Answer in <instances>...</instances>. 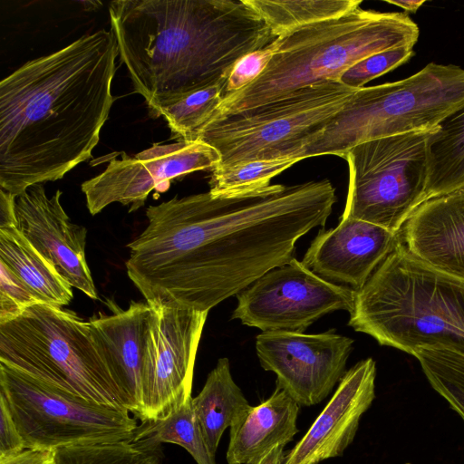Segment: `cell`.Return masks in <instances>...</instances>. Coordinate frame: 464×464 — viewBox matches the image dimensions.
<instances>
[{
	"instance_id": "cell-1",
	"label": "cell",
	"mask_w": 464,
	"mask_h": 464,
	"mask_svg": "<svg viewBox=\"0 0 464 464\" xmlns=\"http://www.w3.org/2000/svg\"><path fill=\"white\" fill-rule=\"evenodd\" d=\"M336 201L325 179L150 206L148 226L127 245L128 276L151 305L208 312L293 259Z\"/></svg>"
},
{
	"instance_id": "cell-23",
	"label": "cell",
	"mask_w": 464,
	"mask_h": 464,
	"mask_svg": "<svg viewBox=\"0 0 464 464\" xmlns=\"http://www.w3.org/2000/svg\"><path fill=\"white\" fill-rule=\"evenodd\" d=\"M427 157L423 202L464 188V109L446 119L431 133Z\"/></svg>"
},
{
	"instance_id": "cell-32",
	"label": "cell",
	"mask_w": 464,
	"mask_h": 464,
	"mask_svg": "<svg viewBox=\"0 0 464 464\" xmlns=\"http://www.w3.org/2000/svg\"><path fill=\"white\" fill-rule=\"evenodd\" d=\"M275 53L273 42L267 46L246 53L232 68L224 91L223 98L246 87L258 78L267 67Z\"/></svg>"
},
{
	"instance_id": "cell-7",
	"label": "cell",
	"mask_w": 464,
	"mask_h": 464,
	"mask_svg": "<svg viewBox=\"0 0 464 464\" xmlns=\"http://www.w3.org/2000/svg\"><path fill=\"white\" fill-rule=\"evenodd\" d=\"M0 362L89 401L126 409L89 323L62 307L38 303L0 323Z\"/></svg>"
},
{
	"instance_id": "cell-30",
	"label": "cell",
	"mask_w": 464,
	"mask_h": 464,
	"mask_svg": "<svg viewBox=\"0 0 464 464\" xmlns=\"http://www.w3.org/2000/svg\"><path fill=\"white\" fill-rule=\"evenodd\" d=\"M413 44H404L373 53L350 67L340 77L343 85L359 90L372 80L410 61L415 54Z\"/></svg>"
},
{
	"instance_id": "cell-26",
	"label": "cell",
	"mask_w": 464,
	"mask_h": 464,
	"mask_svg": "<svg viewBox=\"0 0 464 464\" xmlns=\"http://www.w3.org/2000/svg\"><path fill=\"white\" fill-rule=\"evenodd\" d=\"M411 354L431 387L464 421V353L442 346H420Z\"/></svg>"
},
{
	"instance_id": "cell-12",
	"label": "cell",
	"mask_w": 464,
	"mask_h": 464,
	"mask_svg": "<svg viewBox=\"0 0 464 464\" xmlns=\"http://www.w3.org/2000/svg\"><path fill=\"white\" fill-rule=\"evenodd\" d=\"M151 308L138 416L141 421L165 418L192 399L196 355L208 314L162 305Z\"/></svg>"
},
{
	"instance_id": "cell-33",
	"label": "cell",
	"mask_w": 464,
	"mask_h": 464,
	"mask_svg": "<svg viewBox=\"0 0 464 464\" xmlns=\"http://www.w3.org/2000/svg\"><path fill=\"white\" fill-rule=\"evenodd\" d=\"M24 449L12 415L5 401L0 398V459L15 455Z\"/></svg>"
},
{
	"instance_id": "cell-8",
	"label": "cell",
	"mask_w": 464,
	"mask_h": 464,
	"mask_svg": "<svg viewBox=\"0 0 464 464\" xmlns=\"http://www.w3.org/2000/svg\"><path fill=\"white\" fill-rule=\"evenodd\" d=\"M338 81L322 82L250 110L213 118L198 140L218 150L217 168L275 159H299L356 92ZM216 169V168H215Z\"/></svg>"
},
{
	"instance_id": "cell-11",
	"label": "cell",
	"mask_w": 464,
	"mask_h": 464,
	"mask_svg": "<svg viewBox=\"0 0 464 464\" xmlns=\"http://www.w3.org/2000/svg\"><path fill=\"white\" fill-rule=\"evenodd\" d=\"M354 297V290L322 278L294 257L237 294L231 319L262 332L304 333L329 313L350 314Z\"/></svg>"
},
{
	"instance_id": "cell-31",
	"label": "cell",
	"mask_w": 464,
	"mask_h": 464,
	"mask_svg": "<svg viewBox=\"0 0 464 464\" xmlns=\"http://www.w3.org/2000/svg\"><path fill=\"white\" fill-rule=\"evenodd\" d=\"M38 303L25 285L0 263V323L14 319Z\"/></svg>"
},
{
	"instance_id": "cell-4",
	"label": "cell",
	"mask_w": 464,
	"mask_h": 464,
	"mask_svg": "<svg viewBox=\"0 0 464 464\" xmlns=\"http://www.w3.org/2000/svg\"><path fill=\"white\" fill-rule=\"evenodd\" d=\"M419 35V26L406 12L361 7L291 30L273 41L275 53L263 73L224 97L211 119L273 102L318 82H339L359 61L397 46L415 45Z\"/></svg>"
},
{
	"instance_id": "cell-29",
	"label": "cell",
	"mask_w": 464,
	"mask_h": 464,
	"mask_svg": "<svg viewBox=\"0 0 464 464\" xmlns=\"http://www.w3.org/2000/svg\"><path fill=\"white\" fill-rule=\"evenodd\" d=\"M297 159L250 160L229 167L216 168L209 180L213 194L241 192L269 185V181L296 162Z\"/></svg>"
},
{
	"instance_id": "cell-20",
	"label": "cell",
	"mask_w": 464,
	"mask_h": 464,
	"mask_svg": "<svg viewBox=\"0 0 464 464\" xmlns=\"http://www.w3.org/2000/svg\"><path fill=\"white\" fill-rule=\"evenodd\" d=\"M300 405L276 386L256 406L248 405L229 427L228 464H247L276 444L285 446L298 432Z\"/></svg>"
},
{
	"instance_id": "cell-35",
	"label": "cell",
	"mask_w": 464,
	"mask_h": 464,
	"mask_svg": "<svg viewBox=\"0 0 464 464\" xmlns=\"http://www.w3.org/2000/svg\"><path fill=\"white\" fill-rule=\"evenodd\" d=\"M15 197L0 188V228L16 227Z\"/></svg>"
},
{
	"instance_id": "cell-10",
	"label": "cell",
	"mask_w": 464,
	"mask_h": 464,
	"mask_svg": "<svg viewBox=\"0 0 464 464\" xmlns=\"http://www.w3.org/2000/svg\"><path fill=\"white\" fill-rule=\"evenodd\" d=\"M434 130L374 139L351 148L344 157L349 166V186L341 217L399 233L423 202L427 143Z\"/></svg>"
},
{
	"instance_id": "cell-17",
	"label": "cell",
	"mask_w": 464,
	"mask_h": 464,
	"mask_svg": "<svg viewBox=\"0 0 464 464\" xmlns=\"http://www.w3.org/2000/svg\"><path fill=\"white\" fill-rule=\"evenodd\" d=\"M375 378L376 363L372 358L346 371L330 401L282 464H319L342 456L375 398Z\"/></svg>"
},
{
	"instance_id": "cell-27",
	"label": "cell",
	"mask_w": 464,
	"mask_h": 464,
	"mask_svg": "<svg viewBox=\"0 0 464 464\" xmlns=\"http://www.w3.org/2000/svg\"><path fill=\"white\" fill-rule=\"evenodd\" d=\"M226 84L196 91L177 102L160 108L162 116L179 140L196 141L199 130L210 121L223 101Z\"/></svg>"
},
{
	"instance_id": "cell-34",
	"label": "cell",
	"mask_w": 464,
	"mask_h": 464,
	"mask_svg": "<svg viewBox=\"0 0 464 464\" xmlns=\"http://www.w3.org/2000/svg\"><path fill=\"white\" fill-rule=\"evenodd\" d=\"M0 464H54V450L24 449L15 455L0 459Z\"/></svg>"
},
{
	"instance_id": "cell-19",
	"label": "cell",
	"mask_w": 464,
	"mask_h": 464,
	"mask_svg": "<svg viewBox=\"0 0 464 464\" xmlns=\"http://www.w3.org/2000/svg\"><path fill=\"white\" fill-rule=\"evenodd\" d=\"M417 260L464 279V188L421 203L399 232Z\"/></svg>"
},
{
	"instance_id": "cell-13",
	"label": "cell",
	"mask_w": 464,
	"mask_h": 464,
	"mask_svg": "<svg viewBox=\"0 0 464 464\" xmlns=\"http://www.w3.org/2000/svg\"><path fill=\"white\" fill-rule=\"evenodd\" d=\"M220 160L218 150L201 140L154 144L135 156L123 152L121 159H111L102 173L81 188L92 215L115 202L131 212L144 205L152 189L194 171L213 170Z\"/></svg>"
},
{
	"instance_id": "cell-6",
	"label": "cell",
	"mask_w": 464,
	"mask_h": 464,
	"mask_svg": "<svg viewBox=\"0 0 464 464\" xmlns=\"http://www.w3.org/2000/svg\"><path fill=\"white\" fill-rule=\"evenodd\" d=\"M463 109L464 69L430 63L405 79L357 90L299 158L344 159L351 148L371 140L436 130Z\"/></svg>"
},
{
	"instance_id": "cell-21",
	"label": "cell",
	"mask_w": 464,
	"mask_h": 464,
	"mask_svg": "<svg viewBox=\"0 0 464 464\" xmlns=\"http://www.w3.org/2000/svg\"><path fill=\"white\" fill-rule=\"evenodd\" d=\"M0 263L25 285L39 303L62 307L72 301V286L15 227L0 228Z\"/></svg>"
},
{
	"instance_id": "cell-22",
	"label": "cell",
	"mask_w": 464,
	"mask_h": 464,
	"mask_svg": "<svg viewBox=\"0 0 464 464\" xmlns=\"http://www.w3.org/2000/svg\"><path fill=\"white\" fill-rule=\"evenodd\" d=\"M191 405L210 451L216 455L219 441L238 414L249 403L233 380L227 358H219Z\"/></svg>"
},
{
	"instance_id": "cell-37",
	"label": "cell",
	"mask_w": 464,
	"mask_h": 464,
	"mask_svg": "<svg viewBox=\"0 0 464 464\" xmlns=\"http://www.w3.org/2000/svg\"><path fill=\"white\" fill-rule=\"evenodd\" d=\"M425 0H388L386 3L402 8L406 13H416L425 3Z\"/></svg>"
},
{
	"instance_id": "cell-9",
	"label": "cell",
	"mask_w": 464,
	"mask_h": 464,
	"mask_svg": "<svg viewBox=\"0 0 464 464\" xmlns=\"http://www.w3.org/2000/svg\"><path fill=\"white\" fill-rule=\"evenodd\" d=\"M0 398L25 449L130 441L138 424L130 411L102 405L0 362Z\"/></svg>"
},
{
	"instance_id": "cell-14",
	"label": "cell",
	"mask_w": 464,
	"mask_h": 464,
	"mask_svg": "<svg viewBox=\"0 0 464 464\" xmlns=\"http://www.w3.org/2000/svg\"><path fill=\"white\" fill-rule=\"evenodd\" d=\"M353 340L334 329L320 334L262 332L256 337L260 365L276 375V386L300 406L324 401L346 372Z\"/></svg>"
},
{
	"instance_id": "cell-24",
	"label": "cell",
	"mask_w": 464,
	"mask_h": 464,
	"mask_svg": "<svg viewBox=\"0 0 464 464\" xmlns=\"http://www.w3.org/2000/svg\"><path fill=\"white\" fill-rule=\"evenodd\" d=\"M133 444L147 450H158L160 443L183 447L197 464H217L194 413L191 400L181 404L168 416L142 421L134 431Z\"/></svg>"
},
{
	"instance_id": "cell-36",
	"label": "cell",
	"mask_w": 464,
	"mask_h": 464,
	"mask_svg": "<svg viewBox=\"0 0 464 464\" xmlns=\"http://www.w3.org/2000/svg\"><path fill=\"white\" fill-rule=\"evenodd\" d=\"M285 446L276 444L247 464H282L285 459Z\"/></svg>"
},
{
	"instance_id": "cell-38",
	"label": "cell",
	"mask_w": 464,
	"mask_h": 464,
	"mask_svg": "<svg viewBox=\"0 0 464 464\" xmlns=\"http://www.w3.org/2000/svg\"><path fill=\"white\" fill-rule=\"evenodd\" d=\"M82 4L84 5V9L85 10L90 11V10H94L95 8H97L95 6V5L96 4L97 5L100 4V2H98V1H94V2L93 1H85V2H82Z\"/></svg>"
},
{
	"instance_id": "cell-2",
	"label": "cell",
	"mask_w": 464,
	"mask_h": 464,
	"mask_svg": "<svg viewBox=\"0 0 464 464\" xmlns=\"http://www.w3.org/2000/svg\"><path fill=\"white\" fill-rule=\"evenodd\" d=\"M111 29L84 34L0 83V188L15 196L92 157L114 97Z\"/></svg>"
},
{
	"instance_id": "cell-3",
	"label": "cell",
	"mask_w": 464,
	"mask_h": 464,
	"mask_svg": "<svg viewBox=\"0 0 464 464\" xmlns=\"http://www.w3.org/2000/svg\"><path fill=\"white\" fill-rule=\"evenodd\" d=\"M109 14L121 61L154 116L226 84L240 58L276 38L244 0H117Z\"/></svg>"
},
{
	"instance_id": "cell-25",
	"label": "cell",
	"mask_w": 464,
	"mask_h": 464,
	"mask_svg": "<svg viewBox=\"0 0 464 464\" xmlns=\"http://www.w3.org/2000/svg\"><path fill=\"white\" fill-rule=\"evenodd\" d=\"M266 22L274 36L342 16L362 0H244Z\"/></svg>"
},
{
	"instance_id": "cell-28",
	"label": "cell",
	"mask_w": 464,
	"mask_h": 464,
	"mask_svg": "<svg viewBox=\"0 0 464 464\" xmlns=\"http://www.w3.org/2000/svg\"><path fill=\"white\" fill-rule=\"evenodd\" d=\"M54 464H161V460L157 450L122 440L57 448Z\"/></svg>"
},
{
	"instance_id": "cell-15",
	"label": "cell",
	"mask_w": 464,
	"mask_h": 464,
	"mask_svg": "<svg viewBox=\"0 0 464 464\" xmlns=\"http://www.w3.org/2000/svg\"><path fill=\"white\" fill-rule=\"evenodd\" d=\"M62 191L49 198L43 184L15 197L16 227L72 287L96 300L97 290L89 268L87 229L74 224L61 204Z\"/></svg>"
},
{
	"instance_id": "cell-5",
	"label": "cell",
	"mask_w": 464,
	"mask_h": 464,
	"mask_svg": "<svg viewBox=\"0 0 464 464\" xmlns=\"http://www.w3.org/2000/svg\"><path fill=\"white\" fill-rule=\"evenodd\" d=\"M348 325L409 354L420 346L464 353V279L417 260L399 239L355 291Z\"/></svg>"
},
{
	"instance_id": "cell-16",
	"label": "cell",
	"mask_w": 464,
	"mask_h": 464,
	"mask_svg": "<svg viewBox=\"0 0 464 464\" xmlns=\"http://www.w3.org/2000/svg\"><path fill=\"white\" fill-rule=\"evenodd\" d=\"M398 242L399 233L341 217L336 227L318 232L302 263L322 278L358 291Z\"/></svg>"
},
{
	"instance_id": "cell-18",
	"label": "cell",
	"mask_w": 464,
	"mask_h": 464,
	"mask_svg": "<svg viewBox=\"0 0 464 464\" xmlns=\"http://www.w3.org/2000/svg\"><path fill=\"white\" fill-rule=\"evenodd\" d=\"M151 312L147 302H131L125 310L114 309L111 315L88 321L124 407L137 416L141 411L143 360Z\"/></svg>"
}]
</instances>
